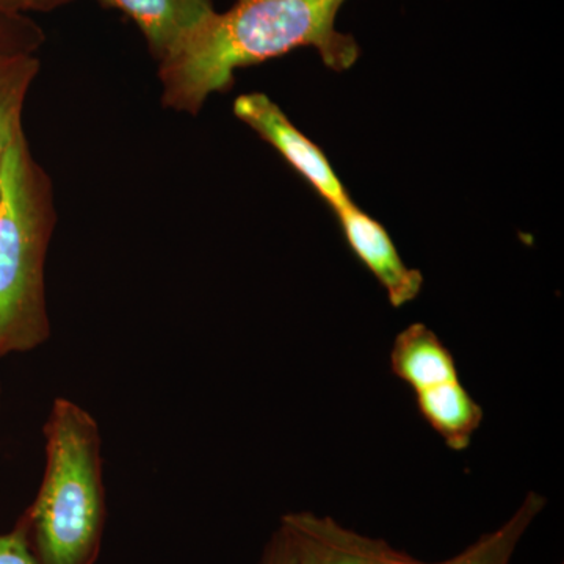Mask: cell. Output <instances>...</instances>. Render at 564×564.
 I'll use <instances>...</instances> for the list:
<instances>
[{
    "label": "cell",
    "instance_id": "cell-1",
    "mask_svg": "<svg viewBox=\"0 0 564 564\" xmlns=\"http://www.w3.org/2000/svg\"><path fill=\"white\" fill-rule=\"evenodd\" d=\"M347 0H237L193 29L159 65L162 102L198 115L215 93L228 91L239 69L313 47L326 68L344 73L361 57L358 41L336 29Z\"/></svg>",
    "mask_w": 564,
    "mask_h": 564
},
{
    "label": "cell",
    "instance_id": "cell-2",
    "mask_svg": "<svg viewBox=\"0 0 564 564\" xmlns=\"http://www.w3.org/2000/svg\"><path fill=\"white\" fill-rule=\"evenodd\" d=\"M46 467L22 519L41 564H95L101 554L107 502L99 423L58 397L43 429Z\"/></svg>",
    "mask_w": 564,
    "mask_h": 564
},
{
    "label": "cell",
    "instance_id": "cell-3",
    "mask_svg": "<svg viewBox=\"0 0 564 564\" xmlns=\"http://www.w3.org/2000/svg\"><path fill=\"white\" fill-rule=\"evenodd\" d=\"M55 223L54 185L22 131L0 170V359L51 337L44 269Z\"/></svg>",
    "mask_w": 564,
    "mask_h": 564
},
{
    "label": "cell",
    "instance_id": "cell-4",
    "mask_svg": "<svg viewBox=\"0 0 564 564\" xmlns=\"http://www.w3.org/2000/svg\"><path fill=\"white\" fill-rule=\"evenodd\" d=\"M232 111L274 148L333 212L352 202L322 148L304 135L273 99L263 93H247L234 101Z\"/></svg>",
    "mask_w": 564,
    "mask_h": 564
},
{
    "label": "cell",
    "instance_id": "cell-5",
    "mask_svg": "<svg viewBox=\"0 0 564 564\" xmlns=\"http://www.w3.org/2000/svg\"><path fill=\"white\" fill-rule=\"evenodd\" d=\"M280 529L291 543L296 564H443L421 562L384 540L311 511L282 516Z\"/></svg>",
    "mask_w": 564,
    "mask_h": 564
},
{
    "label": "cell",
    "instance_id": "cell-6",
    "mask_svg": "<svg viewBox=\"0 0 564 564\" xmlns=\"http://www.w3.org/2000/svg\"><path fill=\"white\" fill-rule=\"evenodd\" d=\"M345 242L359 262L373 274L388 293L392 307H402L421 295L423 274L404 263L392 237L380 221L359 209L355 203L334 212Z\"/></svg>",
    "mask_w": 564,
    "mask_h": 564
},
{
    "label": "cell",
    "instance_id": "cell-7",
    "mask_svg": "<svg viewBox=\"0 0 564 564\" xmlns=\"http://www.w3.org/2000/svg\"><path fill=\"white\" fill-rule=\"evenodd\" d=\"M120 10L139 28L148 50L161 63L185 36L214 13V0H99Z\"/></svg>",
    "mask_w": 564,
    "mask_h": 564
},
{
    "label": "cell",
    "instance_id": "cell-8",
    "mask_svg": "<svg viewBox=\"0 0 564 564\" xmlns=\"http://www.w3.org/2000/svg\"><path fill=\"white\" fill-rule=\"evenodd\" d=\"M391 369L414 393L459 380L454 355L425 323H413L397 334Z\"/></svg>",
    "mask_w": 564,
    "mask_h": 564
},
{
    "label": "cell",
    "instance_id": "cell-9",
    "mask_svg": "<svg viewBox=\"0 0 564 564\" xmlns=\"http://www.w3.org/2000/svg\"><path fill=\"white\" fill-rule=\"evenodd\" d=\"M415 404L426 423L454 452L469 448L485 419L484 408L464 388L462 380L415 392Z\"/></svg>",
    "mask_w": 564,
    "mask_h": 564
},
{
    "label": "cell",
    "instance_id": "cell-10",
    "mask_svg": "<svg viewBox=\"0 0 564 564\" xmlns=\"http://www.w3.org/2000/svg\"><path fill=\"white\" fill-rule=\"evenodd\" d=\"M40 69L39 54L0 57V170L11 143L24 131L22 111Z\"/></svg>",
    "mask_w": 564,
    "mask_h": 564
},
{
    "label": "cell",
    "instance_id": "cell-11",
    "mask_svg": "<svg viewBox=\"0 0 564 564\" xmlns=\"http://www.w3.org/2000/svg\"><path fill=\"white\" fill-rule=\"evenodd\" d=\"M547 505V499L536 491L527 494L511 518L491 533L443 564H510L516 547L521 543L529 527L533 524Z\"/></svg>",
    "mask_w": 564,
    "mask_h": 564
},
{
    "label": "cell",
    "instance_id": "cell-12",
    "mask_svg": "<svg viewBox=\"0 0 564 564\" xmlns=\"http://www.w3.org/2000/svg\"><path fill=\"white\" fill-rule=\"evenodd\" d=\"M44 40L43 29L28 14L0 13V57L39 54Z\"/></svg>",
    "mask_w": 564,
    "mask_h": 564
},
{
    "label": "cell",
    "instance_id": "cell-13",
    "mask_svg": "<svg viewBox=\"0 0 564 564\" xmlns=\"http://www.w3.org/2000/svg\"><path fill=\"white\" fill-rule=\"evenodd\" d=\"M0 564H41L22 516L10 532L0 533Z\"/></svg>",
    "mask_w": 564,
    "mask_h": 564
},
{
    "label": "cell",
    "instance_id": "cell-14",
    "mask_svg": "<svg viewBox=\"0 0 564 564\" xmlns=\"http://www.w3.org/2000/svg\"><path fill=\"white\" fill-rule=\"evenodd\" d=\"M74 0H0V13H50L69 6Z\"/></svg>",
    "mask_w": 564,
    "mask_h": 564
},
{
    "label": "cell",
    "instance_id": "cell-15",
    "mask_svg": "<svg viewBox=\"0 0 564 564\" xmlns=\"http://www.w3.org/2000/svg\"><path fill=\"white\" fill-rule=\"evenodd\" d=\"M261 564H296L291 543L281 529L273 533L272 540L267 544Z\"/></svg>",
    "mask_w": 564,
    "mask_h": 564
},
{
    "label": "cell",
    "instance_id": "cell-16",
    "mask_svg": "<svg viewBox=\"0 0 564 564\" xmlns=\"http://www.w3.org/2000/svg\"><path fill=\"white\" fill-rule=\"evenodd\" d=\"M0 395H2V389H0Z\"/></svg>",
    "mask_w": 564,
    "mask_h": 564
}]
</instances>
